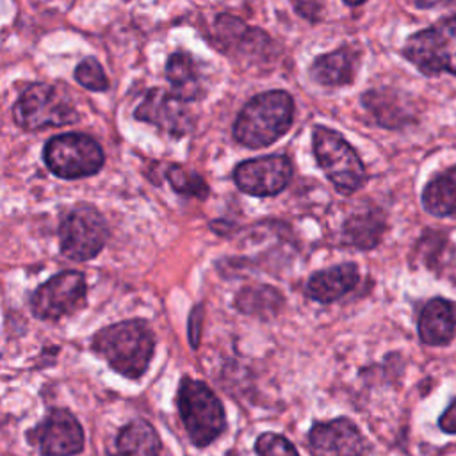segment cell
<instances>
[{"label":"cell","instance_id":"cell-11","mask_svg":"<svg viewBox=\"0 0 456 456\" xmlns=\"http://www.w3.org/2000/svg\"><path fill=\"white\" fill-rule=\"evenodd\" d=\"M28 440L41 456H75L84 449V431L78 420L66 410H53L28 431Z\"/></svg>","mask_w":456,"mask_h":456},{"label":"cell","instance_id":"cell-24","mask_svg":"<svg viewBox=\"0 0 456 456\" xmlns=\"http://www.w3.org/2000/svg\"><path fill=\"white\" fill-rule=\"evenodd\" d=\"M75 78L91 91H105L109 87V80L100 66V62L93 57L82 61L75 69Z\"/></svg>","mask_w":456,"mask_h":456},{"label":"cell","instance_id":"cell-27","mask_svg":"<svg viewBox=\"0 0 456 456\" xmlns=\"http://www.w3.org/2000/svg\"><path fill=\"white\" fill-rule=\"evenodd\" d=\"M438 426L442 431L449 435H456V399L447 406V410L442 413Z\"/></svg>","mask_w":456,"mask_h":456},{"label":"cell","instance_id":"cell-4","mask_svg":"<svg viewBox=\"0 0 456 456\" xmlns=\"http://www.w3.org/2000/svg\"><path fill=\"white\" fill-rule=\"evenodd\" d=\"M312 148L317 164L340 194H353L365 183L363 162L338 132L317 125L312 134Z\"/></svg>","mask_w":456,"mask_h":456},{"label":"cell","instance_id":"cell-9","mask_svg":"<svg viewBox=\"0 0 456 456\" xmlns=\"http://www.w3.org/2000/svg\"><path fill=\"white\" fill-rule=\"evenodd\" d=\"M86 278L78 271H62L39 285L30 297L32 314L45 321H55L71 314L86 299Z\"/></svg>","mask_w":456,"mask_h":456},{"label":"cell","instance_id":"cell-21","mask_svg":"<svg viewBox=\"0 0 456 456\" xmlns=\"http://www.w3.org/2000/svg\"><path fill=\"white\" fill-rule=\"evenodd\" d=\"M281 303H283V297L280 290L269 285L244 287L235 297L237 310L248 315H256V317L274 315L280 310Z\"/></svg>","mask_w":456,"mask_h":456},{"label":"cell","instance_id":"cell-26","mask_svg":"<svg viewBox=\"0 0 456 456\" xmlns=\"http://www.w3.org/2000/svg\"><path fill=\"white\" fill-rule=\"evenodd\" d=\"M324 4L326 0H292L294 11L308 21H319L322 18Z\"/></svg>","mask_w":456,"mask_h":456},{"label":"cell","instance_id":"cell-7","mask_svg":"<svg viewBox=\"0 0 456 456\" xmlns=\"http://www.w3.org/2000/svg\"><path fill=\"white\" fill-rule=\"evenodd\" d=\"M14 121L25 130L69 125L78 119L73 105L59 89L48 84H32L12 107Z\"/></svg>","mask_w":456,"mask_h":456},{"label":"cell","instance_id":"cell-18","mask_svg":"<svg viewBox=\"0 0 456 456\" xmlns=\"http://www.w3.org/2000/svg\"><path fill=\"white\" fill-rule=\"evenodd\" d=\"M424 208L438 217H456V166L428 182L422 191Z\"/></svg>","mask_w":456,"mask_h":456},{"label":"cell","instance_id":"cell-8","mask_svg":"<svg viewBox=\"0 0 456 456\" xmlns=\"http://www.w3.org/2000/svg\"><path fill=\"white\" fill-rule=\"evenodd\" d=\"M109 228L102 214L91 205L73 208L59 228L61 251L71 260H89L105 246Z\"/></svg>","mask_w":456,"mask_h":456},{"label":"cell","instance_id":"cell-23","mask_svg":"<svg viewBox=\"0 0 456 456\" xmlns=\"http://www.w3.org/2000/svg\"><path fill=\"white\" fill-rule=\"evenodd\" d=\"M167 180L171 187L180 194L194 198H207L208 194L207 182L198 173H192L182 166H171L167 169Z\"/></svg>","mask_w":456,"mask_h":456},{"label":"cell","instance_id":"cell-30","mask_svg":"<svg viewBox=\"0 0 456 456\" xmlns=\"http://www.w3.org/2000/svg\"><path fill=\"white\" fill-rule=\"evenodd\" d=\"M347 5H360V4H363L365 0H344Z\"/></svg>","mask_w":456,"mask_h":456},{"label":"cell","instance_id":"cell-13","mask_svg":"<svg viewBox=\"0 0 456 456\" xmlns=\"http://www.w3.org/2000/svg\"><path fill=\"white\" fill-rule=\"evenodd\" d=\"M135 118L173 134L183 135L192 128V114L185 102L176 94L164 89H150L139 107L135 109Z\"/></svg>","mask_w":456,"mask_h":456},{"label":"cell","instance_id":"cell-1","mask_svg":"<svg viewBox=\"0 0 456 456\" xmlns=\"http://www.w3.org/2000/svg\"><path fill=\"white\" fill-rule=\"evenodd\" d=\"M294 119V100L285 91H267L253 96L233 123V137L248 148H264L278 141Z\"/></svg>","mask_w":456,"mask_h":456},{"label":"cell","instance_id":"cell-3","mask_svg":"<svg viewBox=\"0 0 456 456\" xmlns=\"http://www.w3.org/2000/svg\"><path fill=\"white\" fill-rule=\"evenodd\" d=\"M176 401L182 422L194 445L205 447L224 431V408L219 397L203 381L183 378Z\"/></svg>","mask_w":456,"mask_h":456},{"label":"cell","instance_id":"cell-28","mask_svg":"<svg viewBox=\"0 0 456 456\" xmlns=\"http://www.w3.org/2000/svg\"><path fill=\"white\" fill-rule=\"evenodd\" d=\"M200 312H201V308L198 306V308L191 314V328L194 326V330H191V344H192L194 347L198 346V337H200V331H198V326H200L198 315H200Z\"/></svg>","mask_w":456,"mask_h":456},{"label":"cell","instance_id":"cell-17","mask_svg":"<svg viewBox=\"0 0 456 456\" xmlns=\"http://www.w3.org/2000/svg\"><path fill=\"white\" fill-rule=\"evenodd\" d=\"M166 78L171 84V93L183 102L198 100L201 94V80L192 57L185 52H175L166 64Z\"/></svg>","mask_w":456,"mask_h":456},{"label":"cell","instance_id":"cell-10","mask_svg":"<svg viewBox=\"0 0 456 456\" xmlns=\"http://www.w3.org/2000/svg\"><path fill=\"white\" fill-rule=\"evenodd\" d=\"M292 178V164L285 155H267L240 162L233 169L235 185L251 196H274Z\"/></svg>","mask_w":456,"mask_h":456},{"label":"cell","instance_id":"cell-25","mask_svg":"<svg viewBox=\"0 0 456 456\" xmlns=\"http://www.w3.org/2000/svg\"><path fill=\"white\" fill-rule=\"evenodd\" d=\"M255 451L258 456H299L296 447L281 435L264 433L255 442Z\"/></svg>","mask_w":456,"mask_h":456},{"label":"cell","instance_id":"cell-5","mask_svg":"<svg viewBox=\"0 0 456 456\" xmlns=\"http://www.w3.org/2000/svg\"><path fill=\"white\" fill-rule=\"evenodd\" d=\"M403 55L428 77L440 73L456 75V16L411 34Z\"/></svg>","mask_w":456,"mask_h":456},{"label":"cell","instance_id":"cell-14","mask_svg":"<svg viewBox=\"0 0 456 456\" xmlns=\"http://www.w3.org/2000/svg\"><path fill=\"white\" fill-rule=\"evenodd\" d=\"M419 338L426 346H445L456 335V303L435 297L419 315Z\"/></svg>","mask_w":456,"mask_h":456},{"label":"cell","instance_id":"cell-19","mask_svg":"<svg viewBox=\"0 0 456 456\" xmlns=\"http://www.w3.org/2000/svg\"><path fill=\"white\" fill-rule=\"evenodd\" d=\"M160 438L146 420L126 424L116 438V456H159Z\"/></svg>","mask_w":456,"mask_h":456},{"label":"cell","instance_id":"cell-12","mask_svg":"<svg viewBox=\"0 0 456 456\" xmlns=\"http://www.w3.org/2000/svg\"><path fill=\"white\" fill-rule=\"evenodd\" d=\"M308 444L312 456H363L369 451L358 426L346 417L314 424Z\"/></svg>","mask_w":456,"mask_h":456},{"label":"cell","instance_id":"cell-15","mask_svg":"<svg viewBox=\"0 0 456 456\" xmlns=\"http://www.w3.org/2000/svg\"><path fill=\"white\" fill-rule=\"evenodd\" d=\"M358 280V267L351 262H344L314 273L306 283V296L319 303H331L353 290Z\"/></svg>","mask_w":456,"mask_h":456},{"label":"cell","instance_id":"cell-2","mask_svg":"<svg viewBox=\"0 0 456 456\" xmlns=\"http://www.w3.org/2000/svg\"><path fill=\"white\" fill-rule=\"evenodd\" d=\"M155 338L146 322L134 319L110 324L93 337V349L125 378H139L146 372L153 356Z\"/></svg>","mask_w":456,"mask_h":456},{"label":"cell","instance_id":"cell-22","mask_svg":"<svg viewBox=\"0 0 456 456\" xmlns=\"http://www.w3.org/2000/svg\"><path fill=\"white\" fill-rule=\"evenodd\" d=\"M216 32L219 41L224 46H232V48H249L251 43L255 45H262V43H269L267 34H264L258 28H251L248 25H244L239 18H233L230 14H219L216 18Z\"/></svg>","mask_w":456,"mask_h":456},{"label":"cell","instance_id":"cell-29","mask_svg":"<svg viewBox=\"0 0 456 456\" xmlns=\"http://www.w3.org/2000/svg\"><path fill=\"white\" fill-rule=\"evenodd\" d=\"M442 0H417V5L419 7H424V9H428V7H433V5H438Z\"/></svg>","mask_w":456,"mask_h":456},{"label":"cell","instance_id":"cell-20","mask_svg":"<svg viewBox=\"0 0 456 456\" xmlns=\"http://www.w3.org/2000/svg\"><path fill=\"white\" fill-rule=\"evenodd\" d=\"M385 230V217L379 210H365L351 216L344 223L342 237L344 242L358 249L374 248Z\"/></svg>","mask_w":456,"mask_h":456},{"label":"cell","instance_id":"cell-6","mask_svg":"<svg viewBox=\"0 0 456 456\" xmlns=\"http://www.w3.org/2000/svg\"><path fill=\"white\" fill-rule=\"evenodd\" d=\"M48 169L66 180L91 176L103 166L102 146L86 134L52 137L43 151Z\"/></svg>","mask_w":456,"mask_h":456},{"label":"cell","instance_id":"cell-16","mask_svg":"<svg viewBox=\"0 0 456 456\" xmlns=\"http://www.w3.org/2000/svg\"><path fill=\"white\" fill-rule=\"evenodd\" d=\"M356 53L351 48H338L330 53L319 55L312 66L310 75L322 86H347L354 78Z\"/></svg>","mask_w":456,"mask_h":456}]
</instances>
